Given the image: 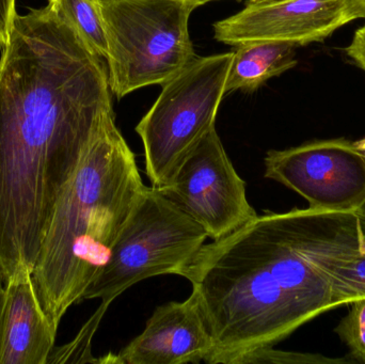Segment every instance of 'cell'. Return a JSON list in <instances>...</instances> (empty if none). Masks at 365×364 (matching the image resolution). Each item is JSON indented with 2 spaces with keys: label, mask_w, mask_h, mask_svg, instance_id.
Returning <instances> with one entry per match:
<instances>
[{
  "label": "cell",
  "mask_w": 365,
  "mask_h": 364,
  "mask_svg": "<svg viewBox=\"0 0 365 364\" xmlns=\"http://www.w3.org/2000/svg\"><path fill=\"white\" fill-rule=\"evenodd\" d=\"M106 60L46 6L17 15L0 58V266L31 273L56 203L115 115Z\"/></svg>",
  "instance_id": "cell-1"
},
{
  "label": "cell",
  "mask_w": 365,
  "mask_h": 364,
  "mask_svg": "<svg viewBox=\"0 0 365 364\" xmlns=\"http://www.w3.org/2000/svg\"><path fill=\"white\" fill-rule=\"evenodd\" d=\"M364 249L365 207L267 213L204 245L180 275L214 341L204 363L274 346L342 306L341 282Z\"/></svg>",
  "instance_id": "cell-2"
},
{
  "label": "cell",
  "mask_w": 365,
  "mask_h": 364,
  "mask_svg": "<svg viewBox=\"0 0 365 364\" xmlns=\"http://www.w3.org/2000/svg\"><path fill=\"white\" fill-rule=\"evenodd\" d=\"M145 187L113 115L62 190L32 269L36 296L56 328L106 264Z\"/></svg>",
  "instance_id": "cell-3"
},
{
  "label": "cell",
  "mask_w": 365,
  "mask_h": 364,
  "mask_svg": "<svg viewBox=\"0 0 365 364\" xmlns=\"http://www.w3.org/2000/svg\"><path fill=\"white\" fill-rule=\"evenodd\" d=\"M108 41L109 85L118 98L164 85L195 59L188 21L197 0H93Z\"/></svg>",
  "instance_id": "cell-4"
},
{
  "label": "cell",
  "mask_w": 365,
  "mask_h": 364,
  "mask_svg": "<svg viewBox=\"0 0 365 364\" xmlns=\"http://www.w3.org/2000/svg\"><path fill=\"white\" fill-rule=\"evenodd\" d=\"M207 233L160 188L141 192L113 244L106 264L83 296L110 305L138 282L181 275L203 247Z\"/></svg>",
  "instance_id": "cell-5"
},
{
  "label": "cell",
  "mask_w": 365,
  "mask_h": 364,
  "mask_svg": "<svg viewBox=\"0 0 365 364\" xmlns=\"http://www.w3.org/2000/svg\"><path fill=\"white\" fill-rule=\"evenodd\" d=\"M232 59L233 51L191 60L162 85L160 98L136 126L153 187L168 185L185 158L216 128Z\"/></svg>",
  "instance_id": "cell-6"
},
{
  "label": "cell",
  "mask_w": 365,
  "mask_h": 364,
  "mask_svg": "<svg viewBox=\"0 0 365 364\" xmlns=\"http://www.w3.org/2000/svg\"><path fill=\"white\" fill-rule=\"evenodd\" d=\"M182 212L203 227L212 241L223 239L257 217L216 128L188 154L173 181L160 188Z\"/></svg>",
  "instance_id": "cell-7"
},
{
  "label": "cell",
  "mask_w": 365,
  "mask_h": 364,
  "mask_svg": "<svg viewBox=\"0 0 365 364\" xmlns=\"http://www.w3.org/2000/svg\"><path fill=\"white\" fill-rule=\"evenodd\" d=\"M266 179L304 197L311 209L355 212L365 207V154L344 138L268 152Z\"/></svg>",
  "instance_id": "cell-8"
},
{
  "label": "cell",
  "mask_w": 365,
  "mask_h": 364,
  "mask_svg": "<svg viewBox=\"0 0 365 364\" xmlns=\"http://www.w3.org/2000/svg\"><path fill=\"white\" fill-rule=\"evenodd\" d=\"M357 19H365L358 0H249L240 12L215 24V38L233 46L251 41L306 45Z\"/></svg>",
  "instance_id": "cell-9"
},
{
  "label": "cell",
  "mask_w": 365,
  "mask_h": 364,
  "mask_svg": "<svg viewBox=\"0 0 365 364\" xmlns=\"http://www.w3.org/2000/svg\"><path fill=\"white\" fill-rule=\"evenodd\" d=\"M214 350V341L193 293L186 301L156 308L145 331L119 354L115 363H199Z\"/></svg>",
  "instance_id": "cell-10"
},
{
  "label": "cell",
  "mask_w": 365,
  "mask_h": 364,
  "mask_svg": "<svg viewBox=\"0 0 365 364\" xmlns=\"http://www.w3.org/2000/svg\"><path fill=\"white\" fill-rule=\"evenodd\" d=\"M57 331L41 307L31 273L19 271L6 279L0 313V364H47Z\"/></svg>",
  "instance_id": "cell-11"
},
{
  "label": "cell",
  "mask_w": 365,
  "mask_h": 364,
  "mask_svg": "<svg viewBox=\"0 0 365 364\" xmlns=\"http://www.w3.org/2000/svg\"><path fill=\"white\" fill-rule=\"evenodd\" d=\"M293 43L280 41H251L233 51V59L225 83V94L236 90L251 92L272 77L297 64Z\"/></svg>",
  "instance_id": "cell-12"
},
{
  "label": "cell",
  "mask_w": 365,
  "mask_h": 364,
  "mask_svg": "<svg viewBox=\"0 0 365 364\" xmlns=\"http://www.w3.org/2000/svg\"><path fill=\"white\" fill-rule=\"evenodd\" d=\"M56 13L103 59L108 58V41L100 11L93 0H48Z\"/></svg>",
  "instance_id": "cell-13"
},
{
  "label": "cell",
  "mask_w": 365,
  "mask_h": 364,
  "mask_svg": "<svg viewBox=\"0 0 365 364\" xmlns=\"http://www.w3.org/2000/svg\"><path fill=\"white\" fill-rule=\"evenodd\" d=\"M109 305L103 303L93 316L83 327L74 341L61 348H55L47 359V364L92 363L98 360L92 358L91 339Z\"/></svg>",
  "instance_id": "cell-14"
},
{
  "label": "cell",
  "mask_w": 365,
  "mask_h": 364,
  "mask_svg": "<svg viewBox=\"0 0 365 364\" xmlns=\"http://www.w3.org/2000/svg\"><path fill=\"white\" fill-rule=\"evenodd\" d=\"M349 305L351 311L334 331L351 350L349 358L354 363L365 364V298Z\"/></svg>",
  "instance_id": "cell-15"
},
{
  "label": "cell",
  "mask_w": 365,
  "mask_h": 364,
  "mask_svg": "<svg viewBox=\"0 0 365 364\" xmlns=\"http://www.w3.org/2000/svg\"><path fill=\"white\" fill-rule=\"evenodd\" d=\"M345 359H330L319 355L297 354L282 352L270 348H261L249 350L234 357L227 364H261V363H347Z\"/></svg>",
  "instance_id": "cell-16"
},
{
  "label": "cell",
  "mask_w": 365,
  "mask_h": 364,
  "mask_svg": "<svg viewBox=\"0 0 365 364\" xmlns=\"http://www.w3.org/2000/svg\"><path fill=\"white\" fill-rule=\"evenodd\" d=\"M339 294L342 306L365 298V249L347 269L346 276L341 282Z\"/></svg>",
  "instance_id": "cell-17"
},
{
  "label": "cell",
  "mask_w": 365,
  "mask_h": 364,
  "mask_svg": "<svg viewBox=\"0 0 365 364\" xmlns=\"http://www.w3.org/2000/svg\"><path fill=\"white\" fill-rule=\"evenodd\" d=\"M16 0H0V47L4 48L10 40L11 32L17 16Z\"/></svg>",
  "instance_id": "cell-18"
},
{
  "label": "cell",
  "mask_w": 365,
  "mask_h": 364,
  "mask_svg": "<svg viewBox=\"0 0 365 364\" xmlns=\"http://www.w3.org/2000/svg\"><path fill=\"white\" fill-rule=\"evenodd\" d=\"M346 51L347 55L365 71V26L356 31L353 42Z\"/></svg>",
  "instance_id": "cell-19"
},
{
  "label": "cell",
  "mask_w": 365,
  "mask_h": 364,
  "mask_svg": "<svg viewBox=\"0 0 365 364\" xmlns=\"http://www.w3.org/2000/svg\"><path fill=\"white\" fill-rule=\"evenodd\" d=\"M6 278L4 269L0 266V313H1L2 303H4V292H6Z\"/></svg>",
  "instance_id": "cell-20"
},
{
  "label": "cell",
  "mask_w": 365,
  "mask_h": 364,
  "mask_svg": "<svg viewBox=\"0 0 365 364\" xmlns=\"http://www.w3.org/2000/svg\"><path fill=\"white\" fill-rule=\"evenodd\" d=\"M354 145H355V147H357L359 151L365 154V137L364 138L360 139V140L354 141Z\"/></svg>",
  "instance_id": "cell-21"
},
{
  "label": "cell",
  "mask_w": 365,
  "mask_h": 364,
  "mask_svg": "<svg viewBox=\"0 0 365 364\" xmlns=\"http://www.w3.org/2000/svg\"><path fill=\"white\" fill-rule=\"evenodd\" d=\"M359 1L360 6H361V8L364 9L365 12V0H358Z\"/></svg>",
  "instance_id": "cell-22"
},
{
  "label": "cell",
  "mask_w": 365,
  "mask_h": 364,
  "mask_svg": "<svg viewBox=\"0 0 365 364\" xmlns=\"http://www.w3.org/2000/svg\"><path fill=\"white\" fill-rule=\"evenodd\" d=\"M197 1H199L201 4H206V2L212 1V0H197Z\"/></svg>",
  "instance_id": "cell-23"
}]
</instances>
